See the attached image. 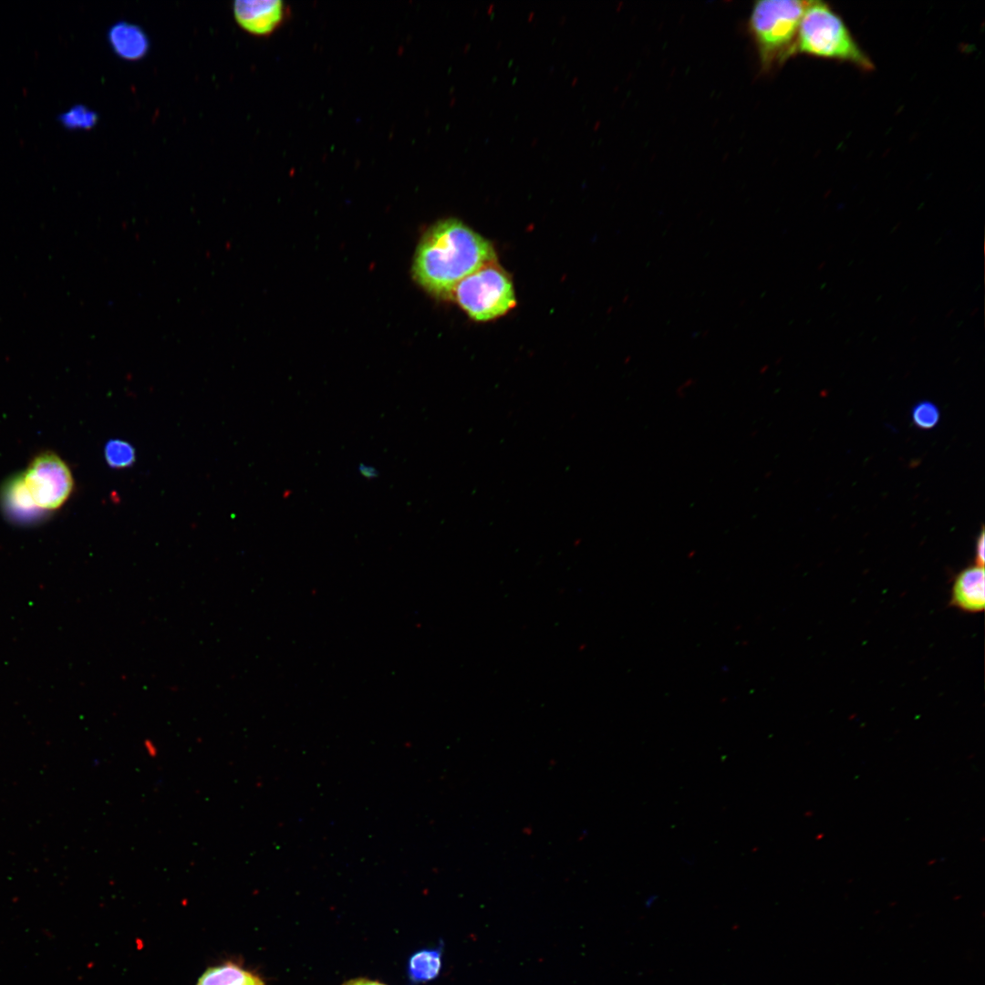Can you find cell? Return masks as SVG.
<instances>
[{
    "instance_id": "1",
    "label": "cell",
    "mask_w": 985,
    "mask_h": 985,
    "mask_svg": "<svg viewBox=\"0 0 985 985\" xmlns=\"http://www.w3.org/2000/svg\"><path fill=\"white\" fill-rule=\"evenodd\" d=\"M492 244L459 220L437 223L423 236L413 264L416 281L430 293L451 298L457 285L495 262Z\"/></svg>"
},
{
    "instance_id": "2",
    "label": "cell",
    "mask_w": 985,
    "mask_h": 985,
    "mask_svg": "<svg viewBox=\"0 0 985 985\" xmlns=\"http://www.w3.org/2000/svg\"><path fill=\"white\" fill-rule=\"evenodd\" d=\"M795 53L844 61L865 71L874 69L869 57L841 17L823 2L810 1L801 18Z\"/></svg>"
},
{
    "instance_id": "3",
    "label": "cell",
    "mask_w": 985,
    "mask_h": 985,
    "mask_svg": "<svg viewBox=\"0 0 985 985\" xmlns=\"http://www.w3.org/2000/svg\"><path fill=\"white\" fill-rule=\"evenodd\" d=\"M809 2L764 0L754 5L749 25L764 70L794 55L800 21Z\"/></svg>"
},
{
    "instance_id": "4",
    "label": "cell",
    "mask_w": 985,
    "mask_h": 985,
    "mask_svg": "<svg viewBox=\"0 0 985 985\" xmlns=\"http://www.w3.org/2000/svg\"><path fill=\"white\" fill-rule=\"evenodd\" d=\"M452 299L474 320L499 317L515 306L509 275L495 262L479 268L455 287Z\"/></svg>"
},
{
    "instance_id": "5",
    "label": "cell",
    "mask_w": 985,
    "mask_h": 985,
    "mask_svg": "<svg viewBox=\"0 0 985 985\" xmlns=\"http://www.w3.org/2000/svg\"><path fill=\"white\" fill-rule=\"evenodd\" d=\"M24 483L36 505L42 511L59 508L73 489L67 465L55 453L36 456L22 473Z\"/></svg>"
},
{
    "instance_id": "6",
    "label": "cell",
    "mask_w": 985,
    "mask_h": 985,
    "mask_svg": "<svg viewBox=\"0 0 985 985\" xmlns=\"http://www.w3.org/2000/svg\"><path fill=\"white\" fill-rule=\"evenodd\" d=\"M238 26L256 36H267L279 28L289 15L281 0H238L233 5Z\"/></svg>"
},
{
    "instance_id": "7",
    "label": "cell",
    "mask_w": 985,
    "mask_h": 985,
    "mask_svg": "<svg viewBox=\"0 0 985 985\" xmlns=\"http://www.w3.org/2000/svg\"><path fill=\"white\" fill-rule=\"evenodd\" d=\"M984 568L972 565L961 570L954 578L949 604L967 613L983 611L985 606Z\"/></svg>"
},
{
    "instance_id": "8",
    "label": "cell",
    "mask_w": 985,
    "mask_h": 985,
    "mask_svg": "<svg viewBox=\"0 0 985 985\" xmlns=\"http://www.w3.org/2000/svg\"><path fill=\"white\" fill-rule=\"evenodd\" d=\"M109 41L114 52L121 58L138 60L149 50V39L144 31L134 24L119 22L109 31Z\"/></svg>"
},
{
    "instance_id": "9",
    "label": "cell",
    "mask_w": 985,
    "mask_h": 985,
    "mask_svg": "<svg viewBox=\"0 0 985 985\" xmlns=\"http://www.w3.org/2000/svg\"><path fill=\"white\" fill-rule=\"evenodd\" d=\"M3 503L8 515L16 521L29 523L43 513L30 496L22 474L10 480L2 493Z\"/></svg>"
},
{
    "instance_id": "10",
    "label": "cell",
    "mask_w": 985,
    "mask_h": 985,
    "mask_svg": "<svg viewBox=\"0 0 985 985\" xmlns=\"http://www.w3.org/2000/svg\"><path fill=\"white\" fill-rule=\"evenodd\" d=\"M442 948L441 944L434 949H424L410 957L408 970L412 982H427L438 977L442 965Z\"/></svg>"
},
{
    "instance_id": "11",
    "label": "cell",
    "mask_w": 985,
    "mask_h": 985,
    "mask_svg": "<svg viewBox=\"0 0 985 985\" xmlns=\"http://www.w3.org/2000/svg\"><path fill=\"white\" fill-rule=\"evenodd\" d=\"M197 985H264L253 973L241 967L226 963L208 969L199 979Z\"/></svg>"
},
{
    "instance_id": "12",
    "label": "cell",
    "mask_w": 985,
    "mask_h": 985,
    "mask_svg": "<svg viewBox=\"0 0 985 985\" xmlns=\"http://www.w3.org/2000/svg\"><path fill=\"white\" fill-rule=\"evenodd\" d=\"M104 455L108 464L117 469L131 466L136 457L133 446L119 439L108 441L105 446Z\"/></svg>"
},
{
    "instance_id": "13",
    "label": "cell",
    "mask_w": 985,
    "mask_h": 985,
    "mask_svg": "<svg viewBox=\"0 0 985 985\" xmlns=\"http://www.w3.org/2000/svg\"><path fill=\"white\" fill-rule=\"evenodd\" d=\"M98 116L95 111L83 105H76L59 115V122L71 130H88L97 122Z\"/></svg>"
},
{
    "instance_id": "14",
    "label": "cell",
    "mask_w": 985,
    "mask_h": 985,
    "mask_svg": "<svg viewBox=\"0 0 985 985\" xmlns=\"http://www.w3.org/2000/svg\"><path fill=\"white\" fill-rule=\"evenodd\" d=\"M913 423L919 429H933L939 421L940 412L936 404L924 400L918 402L911 412Z\"/></svg>"
},
{
    "instance_id": "15",
    "label": "cell",
    "mask_w": 985,
    "mask_h": 985,
    "mask_svg": "<svg viewBox=\"0 0 985 985\" xmlns=\"http://www.w3.org/2000/svg\"><path fill=\"white\" fill-rule=\"evenodd\" d=\"M984 531L982 529L977 539L975 548V564L982 566L984 564Z\"/></svg>"
},
{
    "instance_id": "16",
    "label": "cell",
    "mask_w": 985,
    "mask_h": 985,
    "mask_svg": "<svg viewBox=\"0 0 985 985\" xmlns=\"http://www.w3.org/2000/svg\"><path fill=\"white\" fill-rule=\"evenodd\" d=\"M360 474L367 479H374L378 476V472L373 466L367 464H360L358 467Z\"/></svg>"
},
{
    "instance_id": "17",
    "label": "cell",
    "mask_w": 985,
    "mask_h": 985,
    "mask_svg": "<svg viewBox=\"0 0 985 985\" xmlns=\"http://www.w3.org/2000/svg\"><path fill=\"white\" fill-rule=\"evenodd\" d=\"M346 985H384V984H381V983L376 982V981H371V980H358L350 981Z\"/></svg>"
}]
</instances>
